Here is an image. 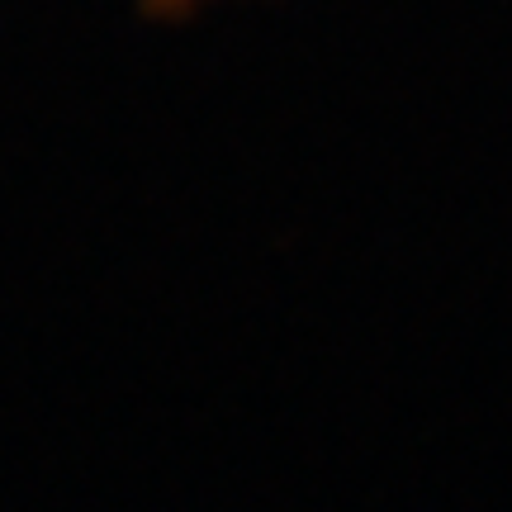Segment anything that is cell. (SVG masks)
<instances>
[{"label":"cell","mask_w":512,"mask_h":512,"mask_svg":"<svg viewBox=\"0 0 512 512\" xmlns=\"http://www.w3.org/2000/svg\"><path fill=\"white\" fill-rule=\"evenodd\" d=\"M147 5H152L157 15H185V10H190V5H200V0H147Z\"/></svg>","instance_id":"obj_1"}]
</instances>
